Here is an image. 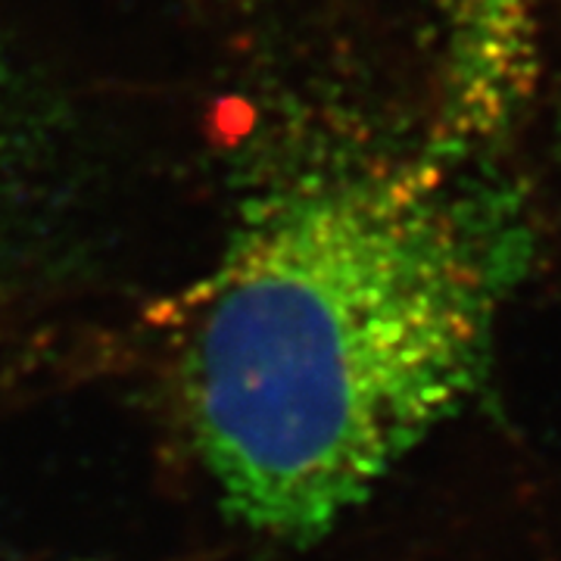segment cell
<instances>
[{"label":"cell","mask_w":561,"mask_h":561,"mask_svg":"<svg viewBox=\"0 0 561 561\" xmlns=\"http://www.w3.org/2000/svg\"><path fill=\"white\" fill-rule=\"evenodd\" d=\"M461 157L328 160L250 197L181 381L228 512L278 540L334 527L471 393L527 253Z\"/></svg>","instance_id":"1"},{"label":"cell","mask_w":561,"mask_h":561,"mask_svg":"<svg viewBox=\"0 0 561 561\" xmlns=\"http://www.w3.org/2000/svg\"><path fill=\"white\" fill-rule=\"evenodd\" d=\"M483 3H493V7H524L530 0H483Z\"/></svg>","instance_id":"2"}]
</instances>
